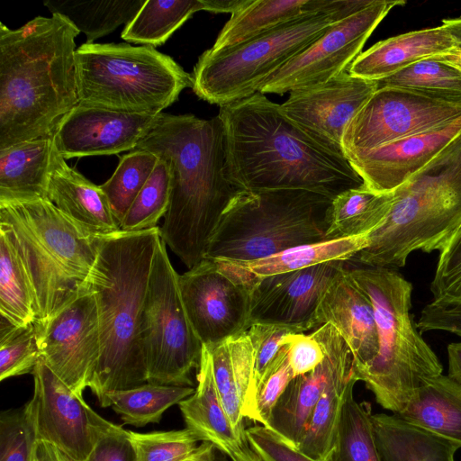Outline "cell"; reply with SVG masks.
I'll return each mask as SVG.
<instances>
[{
	"label": "cell",
	"instance_id": "cell-1",
	"mask_svg": "<svg viewBox=\"0 0 461 461\" xmlns=\"http://www.w3.org/2000/svg\"><path fill=\"white\" fill-rule=\"evenodd\" d=\"M226 174L242 191L300 189L335 198L364 185L347 158L328 150L264 94L220 107Z\"/></svg>",
	"mask_w": 461,
	"mask_h": 461
},
{
	"label": "cell",
	"instance_id": "cell-2",
	"mask_svg": "<svg viewBox=\"0 0 461 461\" xmlns=\"http://www.w3.org/2000/svg\"><path fill=\"white\" fill-rule=\"evenodd\" d=\"M133 150H146L170 171L162 240L189 268L204 259L225 211L242 190L226 174L223 127L217 116L161 113Z\"/></svg>",
	"mask_w": 461,
	"mask_h": 461
},
{
	"label": "cell",
	"instance_id": "cell-3",
	"mask_svg": "<svg viewBox=\"0 0 461 461\" xmlns=\"http://www.w3.org/2000/svg\"><path fill=\"white\" fill-rule=\"evenodd\" d=\"M64 16L0 23V150L51 136L78 103L75 39Z\"/></svg>",
	"mask_w": 461,
	"mask_h": 461
},
{
	"label": "cell",
	"instance_id": "cell-4",
	"mask_svg": "<svg viewBox=\"0 0 461 461\" xmlns=\"http://www.w3.org/2000/svg\"><path fill=\"white\" fill-rule=\"evenodd\" d=\"M159 227L100 236L87 277L97 307L101 355L89 388L100 405L112 391L148 383L140 319Z\"/></svg>",
	"mask_w": 461,
	"mask_h": 461
},
{
	"label": "cell",
	"instance_id": "cell-5",
	"mask_svg": "<svg viewBox=\"0 0 461 461\" xmlns=\"http://www.w3.org/2000/svg\"><path fill=\"white\" fill-rule=\"evenodd\" d=\"M393 194L388 215L356 256L364 266L404 267L413 251L441 252L461 230V133Z\"/></svg>",
	"mask_w": 461,
	"mask_h": 461
},
{
	"label": "cell",
	"instance_id": "cell-6",
	"mask_svg": "<svg viewBox=\"0 0 461 461\" xmlns=\"http://www.w3.org/2000/svg\"><path fill=\"white\" fill-rule=\"evenodd\" d=\"M0 224L8 230L29 276L37 321H44L86 285L100 236L80 229L44 197L0 198Z\"/></svg>",
	"mask_w": 461,
	"mask_h": 461
},
{
	"label": "cell",
	"instance_id": "cell-7",
	"mask_svg": "<svg viewBox=\"0 0 461 461\" xmlns=\"http://www.w3.org/2000/svg\"><path fill=\"white\" fill-rule=\"evenodd\" d=\"M347 270L371 301L378 332L377 355L355 370L356 377L379 405L396 414L427 379L442 374L443 366L413 323L412 285L392 268L364 266Z\"/></svg>",
	"mask_w": 461,
	"mask_h": 461
},
{
	"label": "cell",
	"instance_id": "cell-8",
	"mask_svg": "<svg viewBox=\"0 0 461 461\" xmlns=\"http://www.w3.org/2000/svg\"><path fill=\"white\" fill-rule=\"evenodd\" d=\"M332 200L300 189L242 191L222 215L204 258L249 262L324 241Z\"/></svg>",
	"mask_w": 461,
	"mask_h": 461
},
{
	"label": "cell",
	"instance_id": "cell-9",
	"mask_svg": "<svg viewBox=\"0 0 461 461\" xmlns=\"http://www.w3.org/2000/svg\"><path fill=\"white\" fill-rule=\"evenodd\" d=\"M78 103L158 114L192 87V76L151 46L84 43L76 50Z\"/></svg>",
	"mask_w": 461,
	"mask_h": 461
},
{
	"label": "cell",
	"instance_id": "cell-10",
	"mask_svg": "<svg viewBox=\"0 0 461 461\" xmlns=\"http://www.w3.org/2000/svg\"><path fill=\"white\" fill-rule=\"evenodd\" d=\"M341 20L338 14H320L228 48H211L194 68L193 91L220 107L249 97L270 76Z\"/></svg>",
	"mask_w": 461,
	"mask_h": 461
},
{
	"label": "cell",
	"instance_id": "cell-11",
	"mask_svg": "<svg viewBox=\"0 0 461 461\" xmlns=\"http://www.w3.org/2000/svg\"><path fill=\"white\" fill-rule=\"evenodd\" d=\"M178 277L160 238L143 303L140 336L148 383L192 386L190 373L199 366L203 344L186 314Z\"/></svg>",
	"mask_w": 461,
	"mask_h": 461
},
{
	"label": "cell",
	"instance_id": "cell-12",
	"mask_svg": "<svg viewBox=\"0 0 461 461\" xmlns=\"http://www.w3.org/2000/svg\"><path fill=\"white\" fill-rule=\"evenodd\" d=\"M255 277L233 262L204 258L179 275L182 301L201 343L212 348L249 328Z\"/></svg>",
	"mask_w": 461,
	"mask_h": 461
},
{
	"label": "cell",
	"instance_id": "cell-13",
	"mask_svg": "<svg viewBox=\"0 0 461 461\" xmlns=\"http://www.w3.org/2000/svg\"><path fill=\"white\" fill-rule=\"evenodd\" d=\"M461 117V104L397 87H380L348 125L342 146L346 158Z\"/></svg>",
	"mask_w": 461,
	"mask_h": 461
},
{
	"label": "cell",
	"instance_id": "cell-14",
	"mask_svg": "<svg viewBox=\"0 0 461 461\" xmlns=\"http://www.w3.org/2000/svg\"><path fill=\"white\" fill-rule=\"evenodd\" d=\"M405 3L375 0L371 5L331 25L270 76L258 92L283 95L328 82L347 71L378 24L393 7Z\"/></svg>",
	"mask_w": 461,
	"mask_h": 461
},
{
	"label": "cell",
	"instance_id": "cell-15",
	"mask_svg": "<svg viewBox=\"0 0 461 461\" xmlns=\"http://www.w3.org/2000/svg\"><path fill=\"white\" fill-rule=\"evenodd\" d=\"M41 359L75 393L82 396L101 355L96 302L86 285L44 321L34 323Z\"/></svg>",
	"mask_w": 461,
	"mask_h": 461
},
{
	"label": "cell",
	"instance_id": "cell-16",
	"mask_svg": "<svg viewBox=\"0 0 461 461\" xmlns=\"http://www.w3.org/2000/svg\"><path fill=\"white\" fill-rule=\"evenodd\" d=\"M32 375L33 394L24 405L38 439L74 461H84L112 422L93 411L41 358Z\"/></svg>",
	"mask_w": 461,
	"mask_h": 461
},
{
	"label": "cell",
	"instance_id": "cell-17",
	"mask_svg": "<svg viewBox=\"0 0 461 461\" xmlns=\"http://www.w3.org/2000/svg\"><path fill=\"white\" fill-rule=\"evenodd\" d=\"M345 261H329L301 270L255 277L250 294L249 327L274 325L304 333L318 328L316 311Z\"/></svg>",
	"mask_w": 461,
	"mask_h": 461
},
{
	"label": "cell",
	"instance_id": "cell-18",
	"mask_svg": "<svg viewBox=\"0 0 461 461\" xmlns=\"http://www.w3.org/2000/svg\"><path fill=\"white\" fill-rule=\"evenodd\" d=\"M376 89V81L355 77L345 71L328 82L291 91L280 109L320 145L346 158L344 132Z\"/></svg>",
	"mask_w": 461,
	"mask_h": 461
},
{
	"label": "cell",
	"instance_id": "cell-19",
	"mask_svg": "<svg viewBox=\"0 0 461 461\" xmlns=\"http://www.w3.org/2000/svg\"><path fill=\"white\" fill-rule=\"evenodd\" d=\"M161 113H128L77 103L55 129L53 145L65 159L131 151Z\"/></svg>",
	"mask_w": 461,
	"mask_h": 461
},
{
	"label": "cell",
	"instance_id": "cell-20",
	"mask_svg": "<svg viewBox=\"0 0 461 461\" xmlns=\"http://www.w3.org/2000/svg\"><path fill=\"white\" fill-rule=\"evenodd\" d=\"M460 133L461 117L442 127L351 155L348 160L367 188L379 194L393 193Z\"/></svg>",
	"mask_w": 461,
	"mask_h": 461
},
{
	"label": "cell",
	"instance_id": "cell-21",
	"mask_svg": "<svg viewBox=\"0 0 461 461\" xmlns=\"http://www.w3.org/2000/svg\"><path fill=\"white\" fill-rule=\"evenodd\" d=\"M461 43L445 25L421 29L380 41L361 52L348 68L352 77L379 81L419 61L443 59L453 62Z\"/></svg>",
	"mask_w": 461,
	"mask_h": 461
},
{
	"label": "cell",
	"instance_id": "cell-22",
	"mask_svg": "<svg viewBox=\"0 0 461 461\" xmlns=\"http://www.w3.org/2000/svg\"><path fill=\"white\" fill-rule=\"evenodd\" d=\"M320 327L332 324L349 347L354 370L370 363L378 352V332L373 304L345 268L329 285L316 311Z\"/></svg>",
	"mask_w": 461,
	"mask_h": 461
},
{
	"label": "cell",
	"instance_id": "cell-23",
	"mask_svg": "<svg viewBox=\"0 0 461 461\" xmlns=\"http://www.w3.org/2000/svg\"><path fill=\"white\" fill-rule=\"evenodd\" d=\"M311 335L324 352L322 362L312 372L293 378L277 401L266 427L296 447L332 372L344 339L330 323Z\"/></svg>",
	"mask_w": 461,
	"mask_h": 461
},
{
	"label": "cell",
	"instance_id": "cell-24",
	"mask_svg": "<svg viewBox=\"0 0 461 461\" xmlns=\"http://www.w3.org/2000/svg\"><path fill=\"white\" fill-rule=\"evenodd\" d=\"M47 198L76 225L91 235L104 236L121 230L100 185L70 167L55 148Z\"/></svg>",
	"mask_w": 461,
	"mask_h": 461
},
{
	"label": "cell",
	"instance_id": "cell-25",
	"mask_svg": "<svg viewBox=\"0 0 461 461\" xmlns=\"http://www.w3.org/2000/svg\"><path fill=\"white\" fill-rule=\"evenodd\" d=\"M196 379L194 393L178 403L186 428L199 441L211 443L230 457L247 439L238 438L224 411L214 381L211 351L203 345Z\"/></svg>",
	"mask_w": 461,
	"mask_h": 461
},
{
	"label": "cell",
	"instance_id": "cell-26",
	"mask_svg": "<svg viewBox=\"0 0 461 461\" xmlns=\"http://www.w3.org/2000/svg\"><path fill=\"white\" fill-rule=\"evenodd\" d=\"M357 382L353 356L344 340L325 388L296 445L300 451L318 461L327 460L336 440L343 405Z\"/></svg>",
	"mask_w": 461,
	"mask_h": 461
},
{
	"label": "cell",
	"instance_id": "cell-27",
	"mask_svg": "<svg viewBox=\"0 0 461 461\" xmlns=\"http://www.w3.org/2000/svg\"><path fill=\"white\" fill-rule=\"evenodd\" d=\"M394 415L461 447V384L448 375L427 379Z\"/></svg>",
	"mask_w": 461,
	"mask_h": 461
},
{
	"label": "cell",
	"instance_id": "cell-28",
	"mask_svg": "<svg viewBox=\"0 0 461 461\" xmlns=\"http://www.w3.org/2000/svg\"><path fill=\"white\" fill-rule=\"evenodd\" d=\"M328 0H248L231 14L212 50L228 48L304 17L327 14Z\"/></svg>",
	"mask_w": 461,
	"mask_h": 461
},
{
	"label": "cell",
	"instance_id": "cell-29",
	"mask_svg": "<svg viewBox=\"0 0 461 461\" xmlns=\"http://www.w3.org/2000/svg\"><path fill=\"white\" fill-rule=\"evenodd\" d=\"M53 151L51 136L0 150V198H47Z\"/></svg>",
	"mask_w": 461,
	"mask_h": 461
},
{
	"label": "cell",
	"instance_id": "cell-30",
	"mask_svg": "<svg viewBox=\"0 0 461 461\" xmlns=\"http://www.w3.org/2000/svg\"><path fill=\"white\" fill-rule=\"evenodd\" d=\"M371 420L382 461H455L460 448L394 414H372Z\"/></svg>",
	"mask_w": 461,
	"mask_h": 461
},
{
	"label": "cell",
	"instance_id": "cell-31",
	"mask_svg": "<svg viewBox=\"0 0 461 461\" xmlns=\"http://www.w3.org/2000/svg\"><path fill=\"white\" fill-rule=\"evenodd\" d=\"M394 194H379L365 185L333 198L327 218L325 240L366 235L388 215Z\"/></svg>",
	"mask_w": 461,
	"mask_h": 461
},
{
	"label": "cell",
	"instance_id": "cell-32",
	"mask_svg": "<svg viewBox=\"0 0 461 461\" xmlns=\"http://www.w3.org/2000/svg\"><path fill=\"white\" fill-rule=\"evenodd\" d=\"M368 246V234L296 246L266 258L230 261L253 277L301 270L329 261H346Z\"/></svg>",
	"mask_w": 461,
	"mask_h": 461
},
{
	"label": "cell",
	"instance_id": "cell-33",
	"mask_svg": "<svg viewBox=\"0 0 461 461\" xmlns=\"http://www.w3.org/2000/svg\"><path fill=\"white\" fill-rule=\"evenodd\" d=\"M0 313L15 327L37 321L32 284L22 258L6 228L0 224Z\"/></svg>",
	"mask_w": 461,
	"mask_h": 461
},
{
	"label": "cell",
	"instance_id": "cell-34",
	"mask_svg": "<svg viewBox=\"0 0 461 461\" xmlns=\"http://www.w3.org/2000/svg\"><path fill=\"white\" fill-rule=\"evenodd\" d=\"M194 392L192 386L145 383L132 388L109 392L101 406H112L124 424L143 427L149 423H158L169 407L178 404Z\"/></svg>",
	"mask_w": 461,
	"mask_h": 461
},
{
	"label": "cell",
	"instance_id": "cell-35",
	"mask_svg": "<svg viewBox=\"0 0 461 461\" xmlns=\"http://www.w3.org/2000/svg\"><path fill=\"white\" fill-rule=\"evenodd\" d=\"M146 0H47L44 5L51 14L67 18L80 32L86 36V43L125 25L136 15Z\"/></svg>",
	"mask_w": 461,
	"mask_h": 461
},
{
	"label": "cell",
	"instance_id": "cell-36",
	"mask_svg": "<svg viewBox=\"0 0 461 461\" xmlns=\"http://www.w3.org/2000/svg\"><path fill=\"white\" fill-rule=\"evenodd\" d=\"M198 11H203V0H146L121 37L153 48L162 45Z\"/></svg>",
	"mask_w": 461,
	"mask_h": 461
},
{
	"label": "cell",
	"instance_id": "cell-37",
	"mask_svg": "<svg viewBox=\"0 0 461 461\" xmlns=\"http://www.w3.org/2000/svg\"><path fill=\"white\" fill-rule=\"evenodd\" d=\"M376 83L377 88H402L461 104V68L448 59H424Z\"/></svg>",
	"mask_w": 461,
	"mask_h": 461
},
{
	"label": "cell",
	"instance_id": "cell-38",
	"mask_svg": "<svg viewBox=\"0 0 461 461\" xmlns=\"http://www.w3.org/2000/svg\"><path fill=\"white\" fill-rule=\"evenodd\" d=\"M371 411L350 392L342 408L334 446L326 461H382Z\"/></svg>",
	"mask_w": 461,
	"mask_h": 461
},
{
	"label": "cell",
	"instance_id": "cell-39",
	"mask_svg": "<svg viewBox=\"0 0 461 461\" xmlns=\"http://www.w3.org/2000/svg\"><path fill=\"white\" fill-rule=\"evenodd\" d=\"M158 160L152 152L131 150L121 157L112 176L100 185L119 224Z\"/></svg>",
	"mask_w": 461,
	"mask_h": 461
},
{
	"label": "cell",
	"instance_id": "cell-40",
	"mask_svg": "<svg viewBox=\"0 0 461 461\" xmlns=\"http://www.w3.org/2000/svg\"><path fill=\"white\" fill-rule=\"evenodd\" d=\"M170 171L159 159L149 179L139 192L120 223L124 232H137L158 228L170 200Z\"/></svg>",
	"mask_w": 461,
	"mask_h": 461
},
{
	"label": "cell",
	"instance_id": "cell-41",
	"mask_svg": "<svg viewBox=\"0 0 461 461\" xmlns=\"http://www.w3.org/2000/svg\"><path fill=\"white\" fill-rule=\"evenodd\" d=\"M40 358L34 324L15 327L2 320L0 380L32 374Z\"/></svg>",
	"mask_w": 461,
	"mask_h": 461
},
{
	"label": "cell",
	"instance_id": "cell-42",
	"mask_svg": "<svg viewBox=\"0 0 461 461\" xmlns=\"http://www.w3.org/2000/svg\"><path fill=\"white\" fill-rule=\"evenodd\" d=\"M209 349L214 381L224 411L238 438L242 441L246 440L245 418L241 410L239 382L230 339Z\"/></svg>",
	"mask_w": 461,
	"mask_h": 461
},
{
	"label": "cell",
	"instance_id": "cell-43",
	"mask_svg": "<svg viewBox=\"0 0 461 461\" xmlns=\"http://www.w3.org/2000/svg\"><path fill=\"white\" fill-rule=\"evenodd\" d=\"M137 461H182L198 448L199 439L187 428L138 433L129 430Z\"/></svg>",
	"mask_w": 461,
	"mask_h": 461
},
{
	"label": "cell",
	"instance_id": "cell-44",
	"mask_svg": "<svg viewBox=\"0 0 461 461\" xmlns=\"http://www.w3.org/2000/svg\"><path fill=\"white\" fill-rule=\"evenodd\" d=\"M430 292L431 303L461 311V230L439 252Z\"/></svg>",
	"mask_w": 461,
	"mask_h": 461
},
{
	"label": "cell",
	"instance_id": "cell-45",
	"mask_svg": "<svg viewBox=\"0 0 461 461\" xmlns=\"http://www.w3.org/2000/svg\"><path fill=\"white\" fill-rule=\"evenodd\" d=\"M38 440L25 405L0 415V461H32Z\"/></svg>",
	"mask_w": 461,
	"mask_h": 461
},
{
	"label": "cell",
	"instance_id": "cell-46",
	"mask_svg": "<svg viewBox=\"0 0 461 461\" xmlns=\"http://www.w3.org/2000/svg\"><path fill=\"white\" fill-rule=\"evenodd\" d=\"M248 331L255 345L253 390L257 400L259 386L285 348L288 336L294 331L285 327L263 324H253Z\"/></svg>",
	"mask_w": 461,
	"mask_h": 461
},
{
	"label": "cell",
	"instance_id": "cell-47",
	"mask_svg": "<svg viewBox=\"0 0 461 461\" xmlns=\"http://www.w3.org/2000/svg\"><path fill=\"white\" fill-rule=\"evenodd\" d=\"M287 353L288 344L258 388L254 422L267 426L277 401L294 377L289 366Z\"/></svg>",
	"mask_w": 461,
	"mask_h": 461
},
{
	"label": "cell",
	"instance_id": "cell-48",
	"mask_svg": "<svg viewBox=\"0 0 461 461\" xmlns=\"http://www.w3.org/2000/svg\"><path fill=\"white\" fill-rule=\"evenodd\" d=\"M245 433L249 447L262 461H318L266 426L249 427Z\"/></svg>",
	"mask_w": 461,
	"mask_h": 461
},
{
	"label": "cell",
	"instance_id": "cell-49",
	"mask_svg": "<svg viewBox=\"0 0 461 461\" xmlns=\"http://www.w3.org/2000/svg\"><path fill=\"white\" fill-rule=\"evenodd\" d=\"M84 461H137L129 430L111 423Z\"/></svg>",
	"mask_w": 461,
	"mask_h": 461
},
{
	"label": "cell",
	"instance_id": "cell-50",
	"mask_svg": "<svg viewBox=\"0 0 461 461\" xmlns=\"http://www.w3.org/2000/svg\"><path fill=\"white\" fill-rule=\"evenodd\" d=\"M287 357L295 377L314 370L322 362L324 352L311 334L294 332L288 337Z\"/></svg>",
	"mask_w": 461,
	"mask_h": 461
},
{
	"label": "cell",
	"instance_id": "cell-51",
	"mask_svg": "<svg viewBox=\"0 0 461 461\" xmlns=\"http://www.w3.org/2000/svg\"><path fill=\"white\" fill-rule=\"evenodd\" d=\"M416 327L420 332L443 330L461 337V311L429 303L421 310Z\"/></svg>",
	"mask_w": 461,
	"mask_h": 461
},
{
	"label": "cell",
	"instance_id": "cell-52",
	"mask_svg": "<svg viewBox=\"0 0 461 461\" xmlns=\"http://www.w3.org/2000/svg\"><path fill=\"white\" fill-rule=\"evenodd\" d=\"M32 461H74L54 445L38 439L34 446Z\"/></svg>",
	"mask_w": 461,
	"mask_h": 461
},
{
	"label": "cell",
	"instance_id": "cell-53",
	"mask_svg": "<svg viewBox=\"0 0 461 461\" xmlns=\"http://www.w3.org/2000/svg\"><path fill=\"white\" fill-rule=\"evenodd\" d=\"M448 376L461 384V340L447 345Z\"/></svg>",
	"mask_w": 461,
	"mask_h": 461
},
{
	"label": "cell",
	"instance_id": "cell-54",
	"mask_svg": "<svg viewBox=\"0 0 461 461\" xmlns=\"http://www.w3.org/2000/svg\"><path fill=\"white\" fill-rule=\"evenodd\" d=\"M248 0H203V11L212 13H230L240 9Z\"/></svg>",
	"mask_w": 461,
	"mask_h": 461
},
{
	"label": "cell",
	"instance_id": "cell-55",
	"mask_svg": "<svg viewBox=\"0 0 461 461\" xmlns=\"http://www.w3.org/2000/svg\"><path fill=\"white\" fill-rule=\"evenodd\" d=\"M216 448L209 442H202L197 450L182 461H215Z\"/></svg>",
	"mask_w": 461,
	"mask_h": 461
},
{
	"label": "cell",
	"instance_id": "cell-56",
	"mask_svg": "<svg viewBox=\"0 0 461 461\" xmlns=\"http://www.w3.org/2000/svg\"><path fill=\"white\" fill-rule=\"evenodd\" d=\"M230 458L232 461H262L249 447L248 440Z\"/></svg>",
	"mask_w": 461,
	"mask_h": 461
},
{
	"label": "cell",
	"instance_id": "cell-57",
	"mask_svg": "<svg viewBox=\"0 0 461 461\" xmlns=\"http://www.w3.org/2000/svg\"><path fill=\"white\" fill-rule=\"evenodd\" d=\"M442 23L452 32L461 43V17L443 19Z\"/></svg>",
	"mask_w": 461,
	"mask_h": 461
},
{
	"label": "cell",
	"instance_id": "cell-58",
	"mask_svg": "<svg viewBox=\"0 0 461 461\" xmlns=\"http://www.w3.org/2000/svg\"><path fill=\"white\" fill-rule=\"evenodd\" d=\"M452 63L461 68V47H460V53H459L458 57Z\"/></svg>",
	"mask_w": 461,
	"mask_h": 461
}]
</instances>
